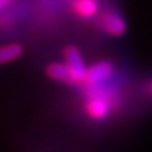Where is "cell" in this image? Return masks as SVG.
I'll list each match as a JSON object with an SVG mask.
<instances>
[{"label":"cell","mask_w":152,"mask_h":152,"mask_svg":"<svg viewBox=\"0 0 152 152\" xmlns=\"http://www.w3.org/2000/svg\"><path fill=\"white\" fill-rule=\"evenodd\" d=\"M6 3L3 1V0H0V11H1V9H3V6H4Z\"/></svg>","instance_id":"ba28073f"},{"label":"cell","mask_w":152,"mask_h":152,"mask_svg":"<svg viewBox=\"0 0 152 152\" xmlns=\"http://www.w3.org/2000/svg\"><path fill=\"white\" fill-rule=\"evenodd\" d=\"M23 55V47L20 44H7L0 47V65L18 59Z\"/></svg>","instance_id":"52a82bcc"},{"label":"cell","mask_w":152,"mask_h":152,"mask_svg":"<svg viewBox=\"0 0 152 152\" xmlns=\"http://www.w3.org/2000/svg\"><path fill=\"white\" fill-rule=\"evenodd\" d=\"M114 75V65L109 59H100L97 62L87 66L85 80L82 85H85L86 89L103 86L106 82Z\"/></svg>","instance_id":"7a4b0ae2"},{"label":"cell","mask_w":152,"mask_h":152,"mask_svg":"<svg viewBox=\"0 0 152 152\" xmlns=\"http://www.w3.org/2000/svg\"><path fill=\"white\" fill-rule=\"evenodd\" d=\"M64 59H65L64 62L68 65L69 71H71L73 85H82L85 80L87 66L83 61V56H82L79 48L75 45H68L64 49Z\"/></svg>","instance_id":"277c9868"},{"label":"cell","mask_w":152,"mask_h":152,"mask_svg":"<svg viewBox=\"0 0 152 152\" xmlns=\"http://www.w3.org/2000/svg\"><path fill=\"white\" fill-rule=\"evenodd\" d=\"M100 27L104 30V33H107L111 37H124L128 31V24L123 14L120 11L114 9H107L103 13H100Z\"/></svg>","instance_id":"3957f363"},{"label":"cell","mask_w":152,"mask_h":152,"mask_svg":"<svg viewBox=\"0 0 152 152\" xmlns=\"http://www.w3.org/2000/svg\"><path fill=\"white\" fill-rule=\"evenodd\" d=\"M102 86L87 89V96L85 102V111L93 121H104L113 113L117 104V96L113 90L100 89Z\"/></svg>","instance_id":"6da1fadb"},{"label":"cell","mask_w":152,"mask_h":152,"mask_svg":"<svg viewBox=\"0 0 152 152\" xmlns=\"http://www.w3.org/2000/svg\"><path fill=\"white\" fill-rule=\"evenodd\" d=\"M3 1H4V3H6V4H7V3H10V1H11V0H3Z\"/></svg>","instance_id":"30bf717a"},{"label":"cell","mask_w":152,"mask_h":152,"mask_svg":"<svg viewBox=\"0 0 152 152\" xmlns=\"http://www.w3.org/2000/svg\"><path fill=\"white\" fill-rule=\"evenodd\" d=\"M45 73L49 79L55 82H59L64 85H73L71 71L65 62H51L45 68Z\"/></svg>","instance_id":"8992f818"},{"label":"cell","mask_w":152,"mask_h":152,"mask_svg":"<svg viewBox=\"0 0 152 152\" xmlns=\"http://www.w3.org/2000/svg\"><path fill=\"white\" fill-rule=\"evenodd\" d=\"M72 11L82 20H90L100 11L97 0H72Z\"/></svg>","instance_id":"5b68a950"},{"label":"cell","mask_w":152,"mask_h":152,"mask_svg":"<svg viewBox=\"0 0 152 152\" xmlns=\"http://www.w3.org/2000/svg\"><path fill=\"white\" fill-rule=\"evenodd\" d=\"M149 92H151V94H152V82L149 83Z\"/></svg>","instance_id":"9c48e42d"}]
</instances>
